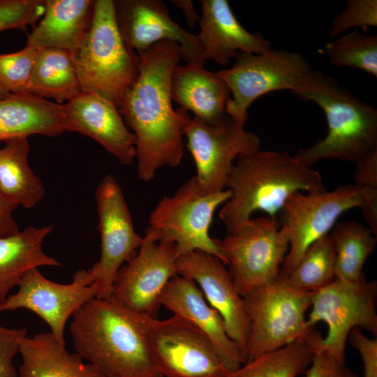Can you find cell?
Here are the masks:
<instances>
[{
	"label": "cell",
	"mask_w": 377,
	"mask_h": 377,
	"mask_svg": "<svg viewBox=\"0 0 377 377\" xmlns=\"http://www.w3.org/2000/svg\"><path fill=\"white\" fill-rule=\"evenodd\" d=\"M138 54L139 75L119 112L135 136L138 176L147 182L159 169L180 164L183 130L190 117L186 110L172 105L171 76L182 59L179 44L164 40Z\"/></svg>",
	"instance_id": "cell-1"
},
{
	"label": "cell",
	"mask_w": 377,
	"mask_h": 377,
	"mask_svg": "<svg viewBox=\"0 0 377 377\" xmlns=\"http://www.w3.org/2000/svg\"><path fill=\"white\" fill-rule=\"evenodd\" d=\"M70 331L77 353L105 376L162 377L150 358L147 332L151 317L112 297H94L73 315Z\"/></svg>",
	"instance_id": "cell-2"
},
{
	"label": "cell",
	"mask_w": 377,
	"mask_h": 377,
	"mask_svg": "<svg viewBox=\"0 0 377 377\" xmlns=\"http://www.w3.org/2000/svg\"><path fill=\"white\" fill-rule=\"evenodd\" d=\"M228 200L219 216L227 233L233 232L262 211L275 219L293 193L325 191L321 175L286 151L260 149L239 156L229 173Z\"/></svg>",
	"instance_id": "cell-3"
},
{
	"label": "cell",
	"mask_w": 377,
	"mask_h": 377,
	"mask_svg": "<svg viewBox=\"0 0 377 377\" xmlns=\"http://www.w3.org/2000/svg\"><path fill=\"white\" fill-rule=\"evenodd\" d=\"M317 104L328 126L327 135L312 146L300 149L294 157L311 167L323 158L355 163L377 151V110L341 86L332 76L311 69L294 91Z\"/></svg>",
	"instance_id": "cell-4"
},
{
	"label": "cell",
	"mask_w": 377,
	"mask_h": 377,
	"mask_svg": "<svg viewBox=\"0 0 377 377\" xmlns=\"http://www.w3.org/2000/svg\"><path fill=\"white\" fill-rule=\"evenodd\" d=\"M81 91L98 95L119 108L139 75L140 59L125 42L114 1H94L87 37L73 54Z\"/></svg>",
	"instance_id": "cell-5"
},
{
	"label": "cell",
	"mask_w": 377,
	"mask_h": 377,
	"mask_svg": "<svg viewBox=\"0 0 377 377\" xmlns=\"http://www.w3.org/2000/svg\"><path fill=\"white\" fill-rule=\"evenodd\" d=\"M354 207L362 209L369 228L376 235L377 190L346 184L332 191L291 194L280 210L289 247L279 275L291 272L306 249L328 234L342 213Z\"/></svg>",
	"instance_id": "cell-6"
},
{
	"label": "cell",
	"mask_w": 377,
	"mask_h": 377,
	"mask_svg": "<svg viewBox=\"0 0 377 377\" xmlns=\"http://www.w3.org/2000/svg\"><path fill=\"white\" fill-rule=\"evenodd\" d=\"M376 281H368L364 274L354 281L334 278L315 291L306 326L313 329L318 322L323 321L328 330L324 338L314 330L305 338L311 353L324 351L345 360L346 343L353 329L376 336Z\"/></svg>",
	"instance_id": "cell-7"
},
{
	"label": "cell",
	"mask_w": 377,
	"mask_h": 377,
	"mask_svg": "<svg viewBox=\"0 0 377 377\" xmlns=\"http://www.w3.org/2000/svg\"><path fill=\"white\" fill-rule=\"evenodd\" d=\"M230 195L226 188L203 194L193 176L172 195L165 196L158 202L149 216L146 232L157 241L175 244L178 257L201 251L215 256L227 265L221 240L212 238L209 230L216 209Z\"/></svg>",
	"instance_id": "cell-8"
},
{
	"label": "cell",
	"mask_w": 377,
	"mask_h": 377,
	"mask_svg": "<svg viewBox=\"0 0 377 377\" xmlns=\"http://www.w3.org/2000/svg\"><path fill=\"white\" fill-rule=\"evenodd\" d=\"M232 67L216 74L227 84L232 97L226 114L244 126L249 106L260 96L278 90L294 91L299 81L311 70L298 52L272 50L262 54L239 52Z\"/></svg>",
	"instance_id": "cell-9"
},
{
	"label": "cell",
	"mask_w": 377,
	"mask_h": 377,
	"mask_svg": "<svg viewBox=\"0 0 377 377\" xmlns=\"http://www.w3.org/2000/svg\"><path fill=\"white\" fill-rule=\"evenodd\" d=\"M313 294L288 288L276 280L243 297L250 321L246 361L305 339L313 330L307 327L305 318Z\"/></svg>",
	"instance_id": "cell-10"
},
{
	"label": "cell",
	"mask_w": 377,
	"mask_h": 377,
	"mask_svg": "<svg viewBox=\"0 0 377 377\" xmlns=\"http://www.w3.org/2000/svg\"><path fill=\"white\" fill-rule=\"evenodd\" d=\"M221 242L242 297L277 280L289 247L285 230L267 215L251 218Z\"/></svg>",
	"instance_id": "cell-11"
},
{
	"label": "cell",
	"mask_w": 377,
	"mask_h": 377,
	"mask_svg": "<svg viewBox=\"0 0 377 377\" xmlns=\"http://www.w3.org/2000/svg\"><path fill=\"white\" fill-rule=\"evenodd\" d=\"M101 235V256L87 274L96 288L97 298L111 297L122 265L137 253L142 237L135 230L122 190L112 175H106L96 190Z\"/></svg>",
	"instance_id": "cell-12"
},
{
	"label": "cell",
	"mask_w": 377,
	"mask_h": 377,
	"mask_svg": "<svg viewBox=\"0 0 377 377\" xmlns=\"http://www.w3.org/2000/svg\"><path fill=\"white\" fill-rule=\"evenodd\" d=\"M147 343L152 364L162 377H223L229 371L212 342L176 316L151 318Z\"/></svg>",
	"instance_id": "cell-13"
},
{
	"label": "cell",
	"mask_w": 377,
	"mask_h": 377,
	"mask_svg": "<svg viewBox=\"0 0 377 377\" xmlns=\"http://www.w3.org/2000/svg\"><path fill=\"white\" fill-rule=\"evenodd\" d=\"M185 146L195 162V177L203 194L223 191L236 158L260 149L259 137L228 116L217 124L194 116L184 127Z\"/></svg>",
	"instance_id": "cell-14"
},
{
	"label": "cell",
	"mask_w": 377,
	"mask_h": 377,
	"mask_svg": "<svg viewBox=\"0 0 377 377\" xmlns=\"http://www.w3.org/2000/svg\"><path fill=\"white\" fill-rule=\"evenodd\" d=\"M175 244L145 232L135 256L119 270L111 297L135 312L155 318L162 294L177 274Z\"/></svg>",
	"instance_id": "cell-15"
},
{
	"label": "cell",
	"mask_w": 377,
	"mask_h": 377,
	"mask_svg": "<svg viewBox=\"0 0 377 377\" xmlns=\"http://www.w3.org/2000/svg\"><path fill=\"white\" fill-rule=\"evenodd\" d=\"M0 306V313L26 309L38 316L50 328V332L62 342L66 322L82 306L96 296V288L87 270L77 271L73 281L58 283L45 278L38 268L28 271Z\"/></svg>",
	"instance_id": "cell-16"
},
{
	"label": "cell",
	"mask_w": 377,
	"mask_h": 377,
	"mask_svg": "<svg viewBox=\"0 0 377 377\" xmlns=\"http://www.w3.org/2000/svg\"><path fill=\"white\" fill-rule=\"evenodd\" d=\"M176 265L177 274L195 282L209 304L221 316L228 337L246 361L249 318L244 297L226 265L212 254L194 251L179 256Z\"/></svg>",
	"instance_id": "cell-17"
},
{
	"label": "cell",
	"mask_w": 377,
	"mask_h": 377,
	"mask_svg": "<svg viewBox=\"0 0 377 377\" xmlns=\"http://www.w3.org/2000/svg\"><path fill=\"white\" fill-rule=\"evenodd\" d=\"M117 20L126 43L138 53L164 40L180 46L186 64L205 62L197 35L177 23L165 3L160 0L114 1Z\"/></svg>",
	"instance_id": "cell-18"
},
{
	"label": "cell",
	"mask_w": 377,
	"mask_h": 377,
	"mask_svg": "<svg viewBox=\"0 0 377 377\" xmlns=\"http://www.w3.org/2000/svg\"><path fill=\"white\" fill-rule=\"evenodd\" d=\"M64 108L66 131L77 132L96 140L122 165L133 163L135 136L111 101L82 92L64 104Z\"/></svg>",
	"instance_id": "cell-19"
},
{
	"label": "cell",
	"mask_w": 377,
	"mask_h": 377,
	"mask_svg": "<svg viewBox=\"0 0 377 377\" xmlns=\"http://www.w3.org/2000/svg\"><path fill=\"white\" fill-rule=\"evenodd\" d=\"M161 304L203 334L214 345L228 370H235L245 363L242 351L228 337L222 318L209 304L195 282L175 276L167 284Z\"/></svg>",
	"instance_id": "cell-20"
},
{
	"label": "cell",
	"mask_w": 377,
	"mask_h": 377,
	"mask_svg": "<svg viewBox=\"0 0 377 377\" xmlns=\"http://www.w3.org/2000/svg\"><path fill=\"white\" fill-rule=\"evenodd\" d=\"M198 36L205 60L226 65L237 52L262 54L271 49L260 31L251 33L238 22L227 0H201Z\"/></svg>",
	"instance_id": "cell-21"
},
{
	"label": "cell",
	"mask_w": 377,
	"mask_h": 377,
	"mask_svg": "<svg viewBox=\"0 0 377 377\" xmlns=\"http://www.w3.org/2000/svg\"><path fill=\"white\" fill-rule=\"evenodd\" d=\"M94 6L90 0L45 1L43 17L28 36L26 45L75 54L88 34Z\"/></svg>",
	"instance_id": "cell-22"
},
{
	"label": "cell",
	"mask_w": 377,
	"mask_h": 377,
	"mask_svg": "<svg viewBox=\"0 0 377 377\" xmlns=\"http://www.w3.org/2000/svg\"><path fill=\"white\" fill-rule=\"evenodd\" d=\"M230 94L225 82L202 64H177L172 71V101L207 123L217 124L228 117L226 107Z\"/></svg>",
	"instance_id": "cell-23"
},
{
	"label": "cell",
	"mask_w": 377,
	"mask_h": 377,
	"mask_svg": "<svg viewBox=\"0 0 377 377\" xmlns=\"http://www.w3.org/2000/svg\"><path fill=\"white\" fill-rule=\"evenodd\" d=\"M66 130L64 104L29 93L0 99V141L35 134L54 137Z\"/></svg>",
	"instance_id": "cell-24"
},
{
	"label": "cell",
	"mask_w": 377,
	"mask_h": 377,
	"mask_svg": "<svg viewBox=\"0 0 377 377\" xmlns=\"http://www.w3.org/2000/svg\"><path fill=\"white\" fill-rule=\"evenodd\" d=\"M22 364L19 377H105L77 353H69L66 342L51 332L27 335L20 341Z\"/></svg>",
	"instance_id": "cell-25"
},
{
	"label": "cell",
	"mask_w": 377,
	"mask_h": 377,
	"mask_svg": "<svg viewBox=\"0 0 377 377\" xmlns=\"http://www.w3.org/2000/svg\"><path fill=\"white\" fill-rule=\"evenodd\" d=\"M53 228L29 226L15 235L0 237V306L28 271L41 266H61L43 249V241Z\"/></svg>",
	"instance_id": "cell-26"
},
{
	"label": "cell",
	"mask_w": 377,
	"mask_h": 377,
	"mask_svg": "<svg viewBox=\"0 0 377 377\" xmlns=\"http://www.w3.org/2000/svg\"><path fill=\"white\" fill-rule=\"evenodd\" d=\"M26 138L5 142L0 149V194L8 202L31 208L41 201L45 187L28 163Z\"/></svg>",
	"instance_id": "cell-27"
},
{
	"label": "cell",
	"mask_w": 377,
	"mask_h": 377,
	"mask_svg": "<svg viewBox=\"0 0 377 377\" xmlns=\"http://www.w3.org/2000/svg\"><path fill=\"white\" fill-rule=\"evenodd\" d=\"M27 93L53 98L59 104L82 93L73 54L57 49L38 50Z\"/></svg>",
	"instance_id": "cell-28"
},
{
	"label": "cell",
	"mask_w": 377,
	"mask_h": 377,
	"mask_svg": "<svg viewBox=\"0 0 377 377\" xmlns=\"http://www.w3.org/2000/svg\"><path fill=\"white\" fill-rule=\"evenodd\" d=\"M335 251L334 276L354 281L364 274L362 268L374 251L376 235L354 221L339 223L330 235Z\"/></svg>",
	"instance_id": "cell-29"
},
{
	"label": "cell",
	"mask_w": 377,
	"mask_h": 377,
	"mask_svg": "<svg viewBox=\"0 0 377 377\" xmlns=\"http://www.w3.org/2000/svg\"><path fill=\"white\" fill-rule=\"evenodd\" d=\"M312 353L304 339L248 360L239 368L228 371L223 377H297L305 372Z\"/></svg>",
	"instance_id": "cell-30"
},
{
	"label": "cell",
	"mask_w": 377,
	"mask_h": 377,
	"mask_svg": "<svg viewBox=\"0 0 377 377\" xmlns=\"http://www.w3.org/2000/svg\"><path fill=\"white\" fill-rule=\"evenodd\" d=\"M334 265L335 251L327 234L313 242L297 266L277 281L295 290L315 292L334 279Z\"/></svg>",
	"instance_id": "cell-31"
},
{
	"label": "cell",
	"mask_w": 377,
	"mask_h": 377,
	"mask_svg": "<svg viewBox=\"0 0 377 377\" xmlns=\"http://www.w3.org/2000/svg\"><path fill=\"white\" fill-rule=\"evenodd\" d=\"M325 50L333 66L365 71L377 77V35L354 30L327 43Z\"/></svg>",
	"instance_id": "cell-32"
},
{
	"label": "cell",
	"mask_w": 377,
	"mask_h": 377,
	"mask_svg": "<svg viewBox=\"0 0 377 377\" xmlns=\"http://www.w3.org/2000/svg\"><path fill=\"white\" fill-rule=\"evenodd\" d=\"M37 52L26 45L20 51L0 54V84L10 94L27 93Z\"/></svg>",
	"instance_id": "cell-33"
},
{
	"label": "cell",
	"mask_w": 377,
	"mask_h": 377,
	"mask_svg": "<svg viewBox=\"0 0 377 377\" xmlns=\"http://www.w3.org/2000/svg\"><path fill=\"white\" fill-rule=\"evenodd\" d=\"M376 26V0H348L344 10L334 16L327 37L335 39L354 27L367 34L369 27Z\"/></svg>",
	"instance_id": "cell-34"
},
{
	"label": "cell",
	"mask_w": 377,
	"mask_h": 377,
	"mask_svg": "<svg viewBox=\"0 0 377 377\" xmlns=\"http://www.w3.org/2000/svg\"><path fill=\"white\" fill-rule=\"evenodd\" d=\"M45 13V1L0 0V31L17 29L24 31Z\"/></svg>",
	"instance_id": "cell-35"
},
{
	"label": "cell",
	"mask_w": 377,
	"mask_h": 377,
	"mask_svg": "<svg viewBox=\"0 0 377 377\" xmlns=\"http://www.w3.org/2000/svg\"><path fill=\"white\" fill-rule=\"evenodd\" d=\"M27 334L26 328L0 326V377H17L13 361L20 350V341Z\"/></svg>",
	"instance_id": "cell-36"
},
{
	"label": "cell",
	"mask_w": 377,
	"mask_h": 377,
	"mask_svg": "<svg viewBox=\"0 0 377 377\" xmlns=\"http://www.w3.org/2000/svg\"><path fill=\"white\" fill-rule=\"evenodd\" d=\"M305 377H357L345 363L329 353H312L311 361L305 371Z\"/></svg>",
	"instance_id": "cell-37"
},
{
	"label": "cell",
	"mask_w": 377,
	"mask_h": 377,
	"mask_svg": "<svg viewBox=\"0 0 377 377\" xmlns=\"http://www.w3.org/2000/svg\"><path fill=\"white\" fill-rule=\"evenodd\" d=\"M348 337L350 345L360 354L364 377H377V339L368 338L358 328L353 329Z\"/></svg>",
	"instance_id": "cell-38"
},
{
	"label": "cell",
	"mask_w": 377,
	"mask_h": 377,
	"mask_svg": "<svg viewBox=\"0 0 377 377\" xmlns=\"http://www.w3.org/2000/svg\"><path fill=\"white\" fill-rule=\"evenodd\" d=\"M355 185L377 190V151L355 163Z\"/></svg>",
	"instance_id": "cell-39"
},
{
	"label": "cell",
	"mask_w": 377,
	"mask_h": 377,
	"mask_svg": "<svg viewBox=\"0 0 377 377\" xmlns=\"http://www.w3.org/2000/svg\"><path fill=\"white\" fill-rule=\"evenodd\" d=\"M17 205L6 200L0 194V237H7L20 232L13 212Z\"/></svg>",
	"instance_id": "cell-40"
},
{
	"label": "cell",
	"mask_w": 377,
	"mask_h": 377,
	"mask_svg": "<svg viewBox=\"0 0 377 377\" xmlns=\"http://www.w3.org/2000/svg\"><path fill=\"white\" fill-rule=\"evenodd\" d=\"M172 3L182 11L189 27H195L196 22L200 21V17L196 13L191 0H172Z\"/></svg>",
	"instance_id": "cell-41"
},
{
	"label": "cell",
	"mask_w": 377,
	"mask_h": 377,
	"mask_svg": "<svg viewBox=\"0 0 377 377\" xmlns=\"http://www.w3.org/2000/svg\"><path fill=\"white\" fill-rule=\"evenodd\" d=\"M10 94V93L0 84V99L5 98Z\"/></svg>",
	"instance_id": "cell-42"
},
{
	"label": "cell",
	"mask_w": 377,
	"mask_h": 377,
	"mask_svg": "<svg viewBox=\"0 0 377 377\" xmlns=\"http://www.w3.org/2000/svg\"><path fill=\"white\" fill-rule=\"evenodd\" d=\"M105 377H110V376H105Z\"/></svg>",
	"instance_id": "cell-43"
}]
</instances>
